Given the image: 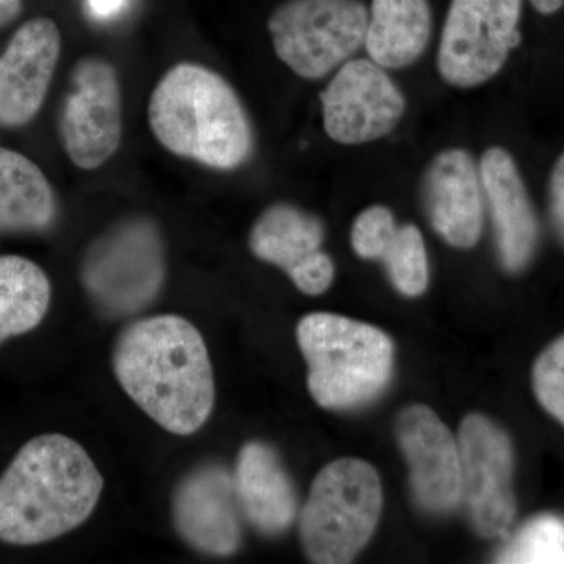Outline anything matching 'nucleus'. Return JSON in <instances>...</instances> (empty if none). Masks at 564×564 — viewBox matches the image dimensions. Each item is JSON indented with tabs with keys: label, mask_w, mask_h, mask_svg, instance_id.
Here are the masks:
<instances>
[{
	"label": "nucleus",
	"mask_w": 564,
	"mask_h": 564,
	"mask_svg": "<svg viewBox=\"0 0 564 564\" xmlns=\"http://www.w3.org/2000/svg\"><path fill=\"white\" fill-rule=\"evenodd\" d=\"M115 377L143 413L166 432L188 436L209 421L215 380L202 333L180 315L141 318L113 347Z\"/></svg>",
	"instance_id": "obj_1"
},
{
	"label": "nucleus",
	"mask_w": 564,
	"mask_h": 564,
	"mask_svg": "<svg viewBox=\"0 0 564 564\" xmlns=\"http://www.w3.org/2000/svg\"><path fill=\"white\" fill-rule=\"evenodd\" d=\"M104 478L90 455L61 433L33 437L0 475V541L50 543L84 524Z\"/></svg>",
	"instance_id": "obj_2"
},
{
	"label": "nucleus",
	"mask_w": 564,
	"mask_h": 564,
	"mask_svg": "<svg viewBox=\"0 0 564 564\" xmlns=\"http://www.w3.org/2000/svg\"><path fill=\"white\" fill-rule=\"evenodd\" d=\"M148 120L155 140L177 158L231 172L250 159L252 129L239 95L198 63L172 66L152 90Z\"/></svg>",
	"instance_id": "obj_3"
},
{
	"label": "nucleus",
	"mask_w": 564,
	"mask_h": 564,
	"mask_svg": "<svg viewBox=\"0 0 564 564\" xmlns=\"http://www.w3.org/2000/svg\"><path fill=\"white\" fill-rule=\"evenodd\" d=\"M307 362V388L326 410L373 400L391 380L392 340L381 329L343 315H304L296 326Z\"/></svg>",
	"instance_id": "obj_4"
},
{
	"label": "nucleus",
	"mask_w": 564,
	"mask_h": 564,
	"mask_svg": "<svg viewBox=\"0 0 564 564\" xmlns=\"http://www.w3.org/2000/svg\"><path fill=\"white\" fill-rule=\"evenodd\" d=\"M383 488L377 470L356 458L323 467L300 516L304 554L313 563H350L377 529Z\"/></svg>",
	"instance_id": "obj_5"
},
{
	"label": "nucleus",
	"mask_w": 564,
	"mask_h": 564,
	"mask_svg": "<svg viewBox=\"0 0 564 564\" xmlns=\"http://www.w3.org/2000/svg\"><path fill=\"white\" fill-rule=\"evenodd\" d=\"M82 284L104 314L122 317L154 302L165 280V252L158 226L131 218L91 243Z\"/></svg>",
	"instance_id": "obj_6"
},
{
	"label": "nucleus",
	"mask_w": 564,
	"mask_h": 564,
	"mask_svg": "<svg viewBox=\"0 0 564 564\" xmlns=\"http://www.w3.org/2000/svg\"><path fill=\"white\" fill-rule=\"evenodd\" d=\"M369 9L362 0H285L267 28L278 58L303 79L325 77L366 43Z\"/></svg>",
	"instance_id": "obj_7"
},
{
	"label": "nucleus",
	"mask_w": 564,
	"mask_h": 564,
	"mask_svg": "<svg viewBox=\"0 0 564 564\" xmlns=\"http://www.w3.org/2000/svg\"><path fill=\"white\" fill-rule=\"evenodd\" d=\"M524 0H452L445 17L437 73L459 90L481 87L521 44Z\"/></svg>",
	"instance_id": "obj_8"
},
{
	"label": "nucleus",
	"mask_w": 564,
	"mask_h": 564,
	"mask_svg": "<svg viewBox=\"0 0 564 564\" xmlns=\"http://www.w3.org/2000/svg\"><path fill=\"white\" fill-rule=\"evenodd\" d=\"M458 445L462 500L475 530L485 538L508 536L516 518L510 436L484 415L470 414L459 426Z\"/></svg>",
	"instance_id": "obj_9"
},
{
	"label": "nucleus",
	"mask_w": 564,
	"mask_h": 564,
	"mask_svg": "<svg viewBox=\"0 0 564 564\" xmlns=\"http://www.w3.org/2000/svg\"><path fill=\"white\" fill-rule=\"evenodd\" d=\"M323 129L345 147L384 139L402 121L406 99L388 69L370 58L340 66L321 93Z\"/></svg>",
	"instance_id": "obj_10"
},
{
	"label": "nucleus",
	"mask_w": 564,
	"mask_h": 564,
	"mask_svg": "<svg viewBox=\"0 0 564 564\" xmlns=\"http://www.w3.org/2000/svg\"><path fill=\"white\" fill-rule=\"evenodd\" d=\"M63 148L80 170H96L120 148V80L109 62L84 57L76 63L61 117Z\"/></svg>",
	"instance_id": "obj_11"
},
{
	"label": "nucleus",
	"mask_w": 564,
	"mask_h": 564,
	"mask_svg": "<svg viewBox=\"0 0 564 564\" xmlns=\"http://www.w3.org/2000/svg\"><path fill=\"white\" fill-rule=\"evenodd\" d=\"M173 525L185 544L204 555L229 556L242 543V521L231 470L206 463L174 489Z\"/></svg>",
	"instance_id": "obj_12"
},
{
	"label": "nucleus",
	"mask_w": 564,
	"mask_h": 564,
	"mask_svg": "<svg viewBox=\"0 0 564 564\" xmlns=\"http://www.w3.org/2000/svg\"><path fill=\"white\" fill-rule=\"evenodd\" d=\"M397 437L410 466L415 502L432 513H448L462 502L458 440L432 408L414 404L397 421Z\"/></svg>",
	"instance_id": "obj_13"
},
{
	"label": "nucleus",
	"mask_w": 564,
	"mask_h": 564,
	"mask_svg": "<svg viewBox=\"0 0 564 564\" xmlns=\"http://www.w3.org/2000/svg\"><path fill=\"white\" fill-rule=\"evenodd\" d=\"M61 51V31L50 18H33L14 32L0 55V126L20 128L36 117Z\"/></svg>",
	"instance_id": "obj_14"
},
{
	"label": "nucleus",
	"mask_w": 564,
	"mask_h": 564,
	"mask_svg": "<svg viewBox=\"0 0 564 564\" xmlns=\"http://www.w3.org/2000/svg\"><path fill=\"white\" fill-rule=\"evenodd\" d=\"M422 193L429 220L445 243L458 250L478 243L485 225V193L469 151L437 152L423 176Z\"/></svg>",
	"instance_id": "obj_15"
},
{
	"label": "nucleus",
	"mask_w": 564,
	"mask_h": 564,
	"mask_svg": "<svg viewBox=\"0 0 564 564\" xmlns=\"http://www.w3.org/2000/svg\"><path fill=\"white\" fill-rule=\"evenodd\" d=\"M478 170L500 263L507 272H521L536 252L540 225L518 163L505 148L492 147L481 155Z\"/></svg>",
	"instance_id": "obj_16"
},
{
	"label": "nucleus",
	"mask_w": 564,
	"mask_h": 564,
	"mask_svg": "<svg viewBox=\"0 0 564 564\" xmlns=\"http://www.w3.org/2000/svg\"><path fill=\"white\" fill-rule=\"evenodd\" d=\"M240 511L263 534L284 533L295 521L296 494L276 451L269 444H245L232 473Z\"/></svg>",
	"instance_id": "obj_17"
},
{
	"label": "nucleus",
	"mask_w": 564,
	"mask_h": 564,
	"mask_svg": "<svg viewBox=\"0 0 564 564\" xmlns=\"http://www.w3.org/2000/svg\"><path fill=\"white\" fill-rule=\"evenodd\" d=\"M432 29L429 0H372L364 47L384 69L408 68L422 57Z\"/></svg>",
	"instance_id": "obj_18"
},
{
	"label": "nucleus",
	"mask_w": 564,
	"mask_h": 564,
	"mask_svg": "<svg viewBox=\"0 0 564 564\" xmlns=\"http://www.w3.org/2000/svg\"><path fill=\"white\" fill-rule=\"evenodd\" d=\"M323 223L292 204H273L259 215L250 232V248L256 258L273 263L289 274L322 251Z\"/></svg>",
	"instance_id": "obj_19"
},
{
	"label": "nucleus",
	"mask_w": 564,
	"mask_h": 564,
	"mask_svg": "<svg viewBox=\"0 0 564 564\" xmlns=\"http://www.w3.org/2000/svg\"><path fill=\"white\" fill-rule=\"evenodd\" d=\"M55 214L54 191L40 166L21 152L0 148V229L43 231Z\"/></svg>",
	"instance_id": "obj_20"
},
{
	"label": "nucleus",
	"mask_w": 564,
	"mask_h": 564,
	"mask_svg": "<svg viewBox=\"0 0 564 564\" xmlns=\"http://www.w3.org/2000/svg\"><path fill=\"white\" fill-rule=\"evenodd\" d=\"M51 282L22 256H0V344L35 329L51 304Z\"/></svg>",
	"instance_id": "obj_21"
},
{
	"label": "nucleus",
	"mask_w": 564,
	"mask_h": 564,
	"mask_svg": "<svg viewBox=\"0 0 564 564\" xmlns=\"http://www.w3.org/2000/svg\"><path fill=\"white\" fill-rule=\"evenodd\" d=\"M497 563L564 564V519L555 514L530 519L505 544Z\"/></svg>",
	"instance_id": "obj_22"
},
{
	"label": "nucleus",
	"mask_w": 564,
	"mask_h": 564,
	"mask_svg": "<svg viewBox=\"0 0 564 564\" xmlns=\"http://www.w3.org/2000/svg\"><path fill=\"white\" fill-rule=\"evenodd\" d=\"M380 262L384 263L393 288L404 296L422 295L429 288V254L417 226H399Z\"/></svg>",
	"instance_id": "obj_23"
},
{
	"label": "nucleus",
	"mask_w": 564,
	"mask_h": 564,
	"mask_svg": "<svg viewBox=\"0 0 564 564\" xmlns=\"http://www.w3.org/2000/svg\"><path fill=\"white\" fill-rule=\"evenodd\" d=\"M532 383L541 406L564 425V334L538 356Z\"/></svg>",
	"instance_id": "obj_24"
},
{
	"label": "nucleus",
	"mask_w": 564,
	"mask_h": 564,
	"mask_svg": "<svg viewBox=\"0 0 564 564\" xmlns=\"http://www.w3.org/2000/svg\"><path fill=\"white\" fill-rule=\"evenodd\" d=\"M395 217L386 206H370L356 217L351 228V247L359 258L381 261L386 248L395 237Z\"/></svg>",
	"instance_id": "obj_25"
},
{
	"label": "nucleus",
	"mask_w": 564,
	"mask_h": 564,
	"mask_svg": "<svg viewBox=\"0 0 564 564\" xmlns=\"http://www.w3.org/2000/svg\"><path fill=\"white\" fill-rule=\"evenodd\" d=\"M549 210L556 236L564 243V152L555 162L549 181Z\"/></svg>",
	"instance_id": "obj_26"
},
{
	"label": "nucleus",
	"mask_w": 564,
	"mask_h": 564,
	"mask_svg": "<svg viewBox=\"0 0 564 564\" xmlns=\"http://www.w3.org/2000/svg\"><path fill=\"white\" fill-rule=\"evenodd\" d=\"M21 10L22 0H0V28L17 20Z\"/></svg>",
	"instance_id": "obj_27"
},
{
	"label": "nucleus",
	"mask_w": 564,
	"mask_h": 564,
	"mask_svg": "<svg viewBox=\"0 0 564 564\" xmlns=\"http://www.w3.org/2000/svg\"><path fill=\"white\" fill-rule=\"evenodd\" d=\"M533 9L541 14H554L563 9L564 0H530Z\"/></svg>",
	"instance_id": "obj_28"
}]
</instances>
